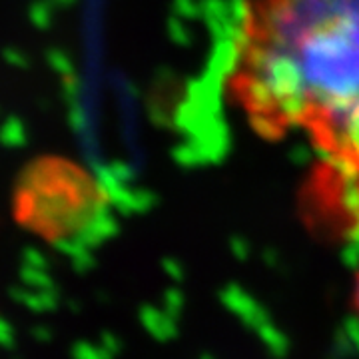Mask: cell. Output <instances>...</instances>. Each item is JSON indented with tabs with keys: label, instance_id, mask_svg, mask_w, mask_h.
I'll return each mask as SVG.
<instances>
[{
	"label": "cell",
	"instance_id": "277c9868",
	"mask_svg": "<svg viewBox=\"0 0 359 359\" xmlns=\"http://www.w3.org/2000/svg\"><path fill=\"white\" fill-rule=\"evenodd\" d=\"M351 309L359 320V268L353 276V285H351Z\"/></svg>",
	"mask_w": 359,
	"mask_h": 359
},
{
	"label": "cell",
	"instance_id": "3957f363",
	"mask_svg": "<svg viewBox=\"0 0 359 359\" xmlns=\"http://www.w3.org/2000/svg\"><path fill=\"white\" fill-rule=\"evenodd\" d=\"M309 140L320 164L304 194L308 226L332 240L359 238V98Z\"/></svg>",
	"mask_w": 359,
	"mask_h": 359
},
{
	"label": "cell",
	"instance_id": "6da1fadb",
	"mask_svg": "<svg viewBox=\"0 0 359 359\" xmlns=\"http://www.w3.org/2000/svg\"><path fill=\"white\" fill-rule=\"evenodd\" d=\"M230 92L266 138L318 132L359 98V0H242Z\"/></svg>",
	"mask_w": 359,
	"mask_h": 359
},
{
	"label": "cell",
	"instance_id": "7a4b0ae2",
	"mask_svg": "<svg viewBox=\"0 0 359 359\" xmlns=\"http://www.w3.org/2000/svg\"><path fill=\"white\" fill-rule=\"evenodd\" d=\"M108 210L100 182L66 156L30 158L14 178V224L56 250H76L94 242L108 224Z\"/></svg>",
	"mask_w": 359,
	"mask_h": 359
}]
</instances>
